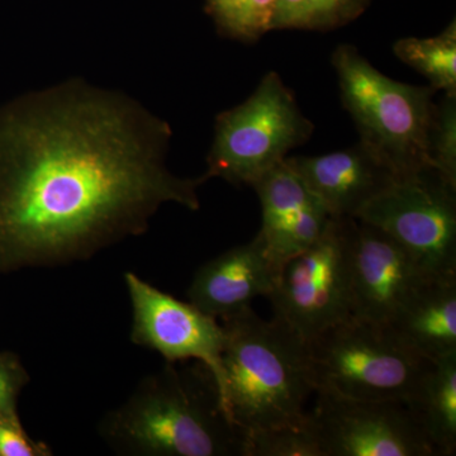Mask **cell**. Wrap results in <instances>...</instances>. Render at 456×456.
<instances>
[{
	"label": "cell",
	"mask_w": 456,
	"mask_h": 456,
	"mask_svg": "<svg viewBox=\"0 0 456 456\" xmlns=\"http://www.w3.org/2000/svg\"><path fill=\"white\" fill-rule=\"evenodd\" d=\"M170 137L136 102L77 80L0 108V275L92 259L165 203L198 211L208 178L170 173Z\"/></svg>",
	"instance_id": "6da1fadb"
},
{
	"label": "cell",
	"mask_w": 456,
	"mask_h": 456,
	"mask_svg": "<svg viewBox=\"0 0 456 456\" xmlns=\"http://www.w3.org/2000/svg\"><path fill=\"white\" fill-rule=\"evenodd\" d=\"M117 454L134 456H244L245 435L222 408L212 374L198 362H167L147 375L131 397L99 424Z\"/></svg>",
	"instance_id": "7a4b0ae2"
},
{
	"label": "cell",
	"mask_w": 456,
	"mask_h": 456,
	"mask_svg": "<svg viewBox=\"0 0 456 456\" xmlns=\"http://www.w3.org/2000/svg\"><path fill=\"white\" fill-rule=\"evenodd\" d=\"M222 326L226 344L218 395L230 421L245 436L303 421L305 402L316 392L307 341L251 307L224 318Z\"/></svg>",
	"instance_id": "3957f363"
},
{
	"label": "cell",
	"mask_w": 456,
	"mask_h": 456,
	"mask_svg": "<svg viewBox=\"0 0 456 456\" xmlns=\"http://www.w3.org/2000/svg\"><path fill=\"white\" fill-rule=\"evenodd\" d=\"M331 62L359 142L397 178L428 169L426 150L435 90L389 79L353 45H340Z\"/></svg>",
	"instance_id": "277c9868"
},
{
	"label": "cell",
	"mask_w": 456,
	"mask_h": 456,
	"mask_svg": "<svg viewBox=\"0 0 456 456\" xmlns=\"http://www.w3.org/2000/svg\"><path fill=\"white\" fill-rule=\"evenodd\" d=\"M314 123L302 113L281 75L269 71L244 103L216 117L206 176L231 184H254L290 150L310 140Z\"/></svg>",
	"instance_id": "5b68a950"
},
{
	"label": "cell",
	"mask_w": 456,
	"mask_h": 456,
	"mask_svg": "<svg viewBox=\"0 0 456 456\" xmlns=\"http://www.w3.org/2000/svg\"><path fill=\"white\" fill-rule=\"evenodd\" d=\"M316 391L367 401L406 402L425 362L387 323L351 316L307 342Z\"/></svg>",
	"instance_id": "8992f818"
},
{
	"label": "cell",
	"mask_w": 456,
	"mask_h": 456,
	"mask_svg": "<svg viewBox=\"0 0 456 456\" xmlns=\"http://www.w3.org/2000/svg\"><path fill=\"white\" fill-rule=\"evenodd\" d=\"M355 228V218L332 217L314 244L278 270L266 298L274 317L305 341L353 316Z\"/></svg>",
	"instance_id": "52a82bcc"
},
{
	"label": "cell",
	"mask_w": 456,
	"mask_h": 456,
	"mask_svg": "<svg viewBox=\"0 0 456 456\" xmlns=\"http://www.w3.org/2000/svg\"><path fill=\"white\" fill-rule=\"evenodd\" d=\"M355 220L391 236L432 277L456 275V188L434 170L395 179Z\"/></svg>",
	"instance_id": "ba28073f"
},
{
	"label": "cell",
	"mask_w": 456,
	"mask_h": 456,
	"mask_svg": "<svg viewBox=\"0 0 456 456\" xmlns=\"http://www.w3.org/2000/svg\"><path fill=\"white\" fill-rule=\"evenodd\" d=\"M314 395L310 415L325 456H436L406 402Z\"/></svg>",
	"instance_id": "9c48e42d"
},
{
	"label": "cell",
	"mask_w": 456,
	"mask_h": 456,
	"mask_svg": "<svg viewBox=\"0 0 456 456\" xmlns=\"http://www.w3.org/2000/svg\"><path fill=\"white\" fill-rule=\"evenodd\" d=\"M125 283L132 305L131 341L156 351L167 362L197 360L208 369L220 393L226 332L217 318L174 298L134 273H126Z\"/></svg>",
	"instance_id": "30bf717a"
},
{
	"label": "cell",
	"mask_w": 456,
	"mask_h": 456,
	"mask_svg": "<svg viewBox=\"0 0 456 456\" xmlns=\"http://www.w3.org/2000/svg\"><path fill=\"white\" fill-rule=\"evenodd\" d=\"M353 316L388 323L432 275L379 228L356 220L353 245Z\"/></svg>",
	"instance_id": "8fae6325"
},
{
	"label": "cell",
	"mask_w": 456,
	"mask_h": 456,
	"mask_svg": "<svg viewBox=\"0 0 456 456\" xmlns=\"http://www.w3.org/2000/svg\"><path fill=\"white\" fill-rule=\"evenodd\" d=\"M251 188L259 197L263 212L257 233L277 270L314 244L332 218L285 160L255 180Z\"/></svg>",
	"instance_id": "7c38bea8"
},
{
	"label": "cell",
	"mask_w": 456,
	"mask_h": 456,
	"mask_svg": "<svg viewBox=\"0 0 456 456\" xmlns=\"http://www.w3.org/2000/svg\"><path fill=\"white\" fill-rule=\"evenodd\" d=\"M332 217L356 218L397 176L358 142L341 151L285 159Z\"/></svg>",
	"instance_id": "4fadbf2b"
},
{
	"label": "cell",
	"mask_w": 456,
	"mask_h": 456,
	"mask_svg": "<svg viewBox=\"0 0 456 456\" xmlns=\"http://www.w3.org/2000/svg\"><path fill=\"white\" fill-rule=\"evenodd\" d=\"M277 274L257 233L248 244L204 263L189 285V302L208 316L224 320L251 307L257 297H268Z\"/></svg>",
	"instance_id": "5bb4252c"
},
{
	"label": "cell",
	"mask_w": 456,
	"mask_h": 456,
	"mask_svg": "<svg viewBox=\"0 0 456 456\" xmlns=\"http://www.w3.org/2000/svg\"><path fill=\"white\" fill-rule=\"evenodd\" d=\"M387 325L404 347L425 362L456 353V275L428 278Z\"/></svg>",
	"instance_id": "9a60e30c"
},
{
	"label": "cell",
	"mask_w": 456,
	"mask_h": 456,
	"mask_svg": "<svg viewBox=\"0 0 456 456\" xmlns=\"http://www.w3.org/2000/svg\"><path fill=\"white\" fill-rule=\"evenodd\" d=\"M436 456L456 454V353L428 362L406 401Z\"/></svg>",
	"instance_id": "2e32d148"
},
{
	"label": "cell",
	"mask_w": 456,
	"mask_h": 456,
	"mask_svg": "<svg viewBox=\"0 0 456 456\" xmlns=\"http://www.w3.org/2000/svg\"><path fill=\"white\" fill-rule=\"evenodd\" d=\"M395 55L430 82L435 92L456 95L455 20L431 38H402L393 46Z\"/></svg>",
	"instance_id": "e0dca14e"
},
{
	"label": "cell",
	"mask_w": 456,
	"mask_h": 456,
	"mask_svg": "<svg viewBox=\"0 0 456 456\" xmlns=\"http://www.w3.org/2000/svg\"><path fill=\"white\" fill-rule=\"evenodd\" d=\"M364 0H277L274 29H325L341 25L358 14Z\"/></svg>",
	"instance_id": "ac0fdd59"
},
{
	"label": "cell",
	"mask_w": 456,
	"mask_h": 456,
	"mask_svg": "<svg viewBox=\"0 0 456 456\" xmlns=\"http://www.w3.org/2000/svg\"><path fill=\"white\" fill-rule=\"evenodd\" d=\"M244 456H325L310 412L301 422L245 436Z\"/></svg>",
	"instance_id": "d6986e66"
},
{
	"label": "cell",
	"mask_w": 456,
	"mask_h": 456,
	"mask_svg": "<svg viewBox=\"0 0 456 456\" xmlns=\"http://www.w3.org/2000/svg\"><path fill=\"white\" fill-rule=\"evenodd\" d=\"M207 4L222 32L254 42L272 31L277 0H207Z\"/></svg>",
	"instance_id": "ffe728a7"
},
{
	"label": "cell",
	"mask_w": 456,
	"mask_h": 456,
	"mask_svg": "<svg viewBox=\"0 0 456 456\" xmlns=\"http://www.w3.org/2000/svg\"><path fill=\"white\" fill-rule=\"evenodd\" d=\"M426 152L428 169L456 188V95L435 103Z\"/></svg>",
	"instance_id": "44dd1931"
},
{
	"label": "cell",
	"mask_w": 456,
	"mask_h": 456,
	"mask_svg": "<svg viewBox=\"0 0 456 456\" xmlns=\"http://www.w3.org/2000/svg\"><path fill=\"white\" fill-rule=\"evenodd\" d=\"M45 443L31 439L18 412H0V456H51Z\"/></svg>",
	"instance_id": "7402d4cb"
},
{
	"label": "cell",
	"mask_w": 456,
	"mask_h": 456,
	"mask_svg": "<svg viewBox=\"0 0 456 456\" xmlns=\"http://www.w3.org/2000/svg\"><path fill=\"white\" fill-rule=\"evenodd\" d=\"M29 379L17 354L0 351V412H18V398Z\"/></svg>",
	"instance_id": "603a6c76"
}]
</instances>
